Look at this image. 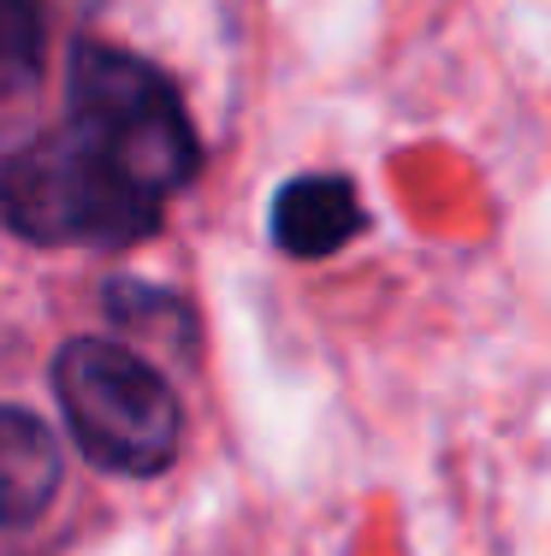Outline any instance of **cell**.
<instances>
[{
    "label": "cell",
    "mask_w": 551,
    "mask_h": 556,
    "mask_svg": "<svg viewBox=\"0 0 551 556\" xmlns=\"http://www.w3.org/2000/svg\"><path fill=\"white\" fill-rule=\"evenodd\" d=\"M48 65L42 0H0V137L30 118Z\"/></svg>",
    "instance_id": "8992f818"
},
{
    "label": "cell",
    "mask_w": 551,
    "mask_h": 556,
    "mask_svg": "<svg viewBox=\"0 0 551 556\" xmlns=\"http://www.w3.org/2000/svg\"><path fill=\"white\" fill-rule=\"evenodd\" d=\"M60 492V444L36 415L0 403V527H24Z\"/></svg>",
    "instance_id": "5b68a950"
},
{
    "label": "cell",
    "mask_w": 551,
    "mask_h": 556,
    "mask_svg": "<svg viewBox=\"0 0 551 556\" xmlns=\"http://www.w3.org/2000/svg\"><path fill=\"white\" fill-rule=\"evenodd\" d=\"M54 396L96 468L149 480L178 456V396L125 343L72 338L54 355Z\"/></svg>",
    "instance_id": "3957f363"
},
{
    "label": "cell",
    "mask_w": 551,
    "mask_h": 556,
    "mask_svg": "<svg viewBox=\"0 0 551 556\" xmlns=\"http://www.w3.org/2000/svg\"><path fill=\"white\" fill-rule=\"evenodd\" d=\"M65 125H77L113 166L154 202H173L184 184L202 166L196 130L184 101L173 96L154 65L120 54V48L84 42L72 54V113Z\"/></svg>",
    "instance_id": "7a4b0ae2"
},
{
    "label": "cell",
    "mask_w": 551,
    "mask_h": 556,
    "mask_svg": "<svg viewBox=\"0 0 551 556\" xmlns=\"http://www.w3.org/2000/svg\"><path fill=\"white\" fill-rule=\"evenodd\" d=\"M367 225L362 214V195L350 178L338 172H314V178H291L273 202V243L297 261H321L338 255Z\"/></svg>",
    "instance_id": "277c9868"
},
{
    "label": "cell",
    "mask_w": 551,
    "mask_h": 556,
    "mask_svg": "<svg viewBox=\"0 0 551 556\" xmlns=\"http://www.w3.org/2000/svg\"><path fill=\"white\" fill-rule=\"evenodd\" d=\"M166 207L142 195L77 125L30 137L0 161V219L30 243H137Z\"/></svg>",
    "instance_id": "6da1fadb"
}]
</instances>
